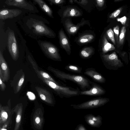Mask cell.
<instances>
[{"instance_id": "5b68a950", "label": "cell", "mask_w": 130, "mask_h": 130, "mask_svg": "<svg viewBox=\"0 0 130 130\" xmlns=\"http://www.w3.org/2000/svg\"><path fill=\"white\" fill-rule=\"evenodd\" d=\"M101 57L104 66L107 69L116 70L124 66L115 52L110 54H103Z\"/></svg>"}, {"instance_id": "ac0fdd59", "label": "cell", "mask_w": 130, "mask_h": 130, "mask_svg": "<svg viewBox=\"0 0 130 130\" xmlns=\"http://www.w3.org/2000/svg\"><path fill=\"white\" fill-rule=\"evenodd\" d=\"M87 23L86 21L83 20L77 25L72 24L69 19H67L65 22V25L67 30L70 34H73L76 32L79 27Z\"/></svg>"}, {"instance_id": "4dcf8cb0", "label": "cell", "mask_w": 130, "mask_h": 130, "mask_svg": "<svg viewBox=\"0 0 130 130\" xmlns=\"http://www.w3.org/2000/svg\"><path fill=\"white\" fill-rule=\"evenodd\" d=\"M28 58L29 61L32 66V67L33 69L35 70V71L36 72L39 70L38 66H37L36 63L33 60L32 58L29 55H28Z\"/></svg>"}, {"instance_id": "603a6c76", "label": "cell", "mask_w": 130, "mask_h": 130, "mask_svg": "<svg viewBox=\"0 0 130 130\" xmlns=\"http://www.w3.org/2000/svg\"><path fill=\"white\" fill-rule=\"evenodd\" d=\"M94 52V50L92 47H87L81 51L80 53V56L82 58L86 59L90 58Z\"/></svg>"}, {"instance_id": "60d3db41", "label": "cell", "mask_w": 130, "mask_h": 130, "mask_svg": "<svg viewBox=\"0 0 130 130\" xmlns=\"http://www.w3.org/2000/svg\"><path fill=\"white\" fill-rule=\"evenodd\" d=\"M121 1V0H115V2H118V1Z\"/></svg>"}, {"instance_id": "3957f363", "label": "cell", "mask_w": 130, "mask_h": 130, "mask_svg": "<svg viewBox=\"0 0 130 130\" xmlns=\"http://www.w3.org/2000/svg\"><path fill=\"white\" fill-rule=\"evenodd\" d=\"M39 78L61 98H70L80 95L81 91L77 87L63 86L43 78Z\"/></svg>"}, {"instance_id": "f35d334b", "label": "cell", "mask_w": 130, "mask_h": 130, "mask_svg": "<svg viewBox=\"0 0 130 130\" xmlns=\"http://www.w3.org/2000/svg\"><path fill=\"white\" fill-rule=\"evenodd\" d=\"M0 130H7L6 128L4 127H0Z\"/></svg>"}, {"instance_id": "d6a6232c", "label": "cell", "mask_w": 130, "mask_h": 130, "mask_svg": "<svg viewBox=\"0 0 130 130\" xmlns=\"http://www.w3.org/2000/svg\"><path fill=\"white\" fill-rule=\"evenodd\" d=\"M51 5H59L63 3L65 1L63 0H47Z\"/></svg>"}, {"instance_id": "8d00e7d4", "label": "cell", "mask_w": 130, "mask_h": 130, "mask_svg": "<svg viewBox=\"0 0 130 130\" xmlns=\"http://www.w3.org/2000/svg\"><path fill=\"white\" fill-rule=\"evenodd\" d=\"M75 130H87L84 126L81 124L78 125Z\"/></svg>"}, {"instance_id": "ffe728a7", "label": "cell", "mask_w": 130, "mask_h": 130, "mask_svg": "<svg viewBox=\"0 0 130 130\" xmlns=\"http://www.w3.org/2000/svg\"><path fill=\"white\" fill-rule=\"evenodd\" d=\"M34 2L37 4L40 8L49 17L54 18L52 11L50 7L43 0H33Z\"/></svg>"}, {"instance_id": "9a60e30c", "label": "cell", "mask_w": 130, "mask_h": 130, "mask_svg": "<svg viewBox=\"0 0 130 130\" xmlns=\"http://www.w3.org/2000/svg\"><path fill=\"white\" fill-rule=\"evenodd\" d=\"M0 70L3 74L2 79L4 82H7L10 78L9 69L7 62L4 58L1 51H0Z\"/></svg>"}, {"instance_id": "4316f807", "label": "cell", "mask_w": 130, "mask_h": 130, "mask_svg": "<svg viewBox=\"0 0 130 130\" xmlns=\"http://www.w3.org/2000/svg\"><path fill=\"white\" fill-rule=\"evenodd\" d=\"M94 37V36L92 34H87L81 36L79 38L78 42L81 43H87L92 40Z\"/></svg>"}, {"instance_id": "f546056e", "label": "cell", "mask_w": 130, "mask_h": 130, "mask_svg": "<svg viewBox=\"0 0 130 130\" xmlns=\"http://www.w3.org/2000/svg\"><path fill=\"white\" fill-rule=\"evenodd\" d=\"M123 9L122 7H120L117 9L111 14L109 17L111 19L115 18L117 17L120 14Z\"/></svg>"}, {"instance_id": "7bdbcfd3", "label": "cell", "mask_w": 130, "mask_h": 130, "mask_svg": "<svg viewBox=\"0 0 130 130\" xmlns=\"http://www.w3.org/2000/svg\"></svg>"}, {"instance_id": "7a4b0ae2", "label": "cell", "mask_w": 130, "mask_h": 130, "mask_svg": "<svg viewBox=\"0 0 130 130\" xmlns=\"http://www.w3.org/2000/svg\"><path fill=\"white\" fill-rule=\"evenodd\" d=\"M26 24L29 29L35 34L48 38L55 37L54 32L45 24L43 21L30 18L28 20Z\"/></svg>"}, {"instance_id": "8fae6325", "label": "cell", "mask_w": 130, "mask_h": 130, "mask_svg": "<svg viewBox=\"0 0 130 130\" xmlns=\"http://www.w3.org/2000/svg\"><path fill=\"white\" fill-rule=\"evenodd\" d=\"M35 89L39 96L42 100L50 104L53 105L54 104V97L49 91L38 86L36 87Z\"/></svg>"}, {"instance_id": "52a82bcc", "label": "cell", "mask_w": 130, "mask_h": 130, "mask_svg": "<svg viewBox=\"0 0 130 130\" xmlns=\"http://www.w3.org/2000/svg\"><path fill=\"white\" fill-rule=\"evenodd\" d=\"M7 46L9 52L12 59L17 61L19 57V48L14 32L10 31L8 34Z\"/></svg>"}, {"instance_id": "7c38bea8", "label": "cell", "mask_w": 130, "mask_h": 130, "mask_svg": "<svg viewBox=\"0 0 130 130\" xmlns=\"http://www.w3.org/2000/svg\"><path fill=\"white\" fill-rule=\"evenodd\" d=\"M84 73L96 82L102 84L106 82L105 78L93 68H90L87 69L85 70Z\"/></svg>"}, {"instance_id": "d590c367", "label": "cell", "mask_w": 130, "mask_h": 130, "mask_svg": "<svg viewBox=\"0 0 130 130\" xmlns=\"http://www.w3.org/2000/svg\"><path fill=\"white\" fill-rule=\"evenodd\" d=\"M73 1L77 3L84 5H86L88 2V1L86 0H74Z\"/></svg>"}, {"instance_id": "74e56055", "label": "cell", "mask_w": 130, "mask_h": 130, "mask_svg": "<svg viewBox=\"0 0 130 130\" xmlns=\"http://www.w3.org/2000/svg\"><path fill=\"white\" fill-rule=\"evenodd\" d=\"M97 5L100 7H102L104 5L105 1L104 0H97L96 1Z\"/></svg>"}, {"instance_id": "cb8c5ba5", "label": "cell", "mask_w": 130, "mask_h": 130, "mask_svg": "<svg viewBox=\"0 0 130 130\" xmlns=\"http://www.w3.org/2000/svg\"><path fill=\"white\" fill-rule=\"evenodd\" d=\"M115 49V48L114 45L108 42L106 36H104L103 38L102 48V51L103 54H104L108 51Z\"/></svg>"}, {"instance_id": "ab89813d", "label": "cell", "mask_w": 130, "mask_h": 130, "mask_svg": "<svg viewBox=\"0 0 130 130\" xmlns=\"http://www.w3.org/2000/svg\"><path fill=\"white\" fill-rule=\"evenodd\" d=\"M73 0H69V2H70V3H72L73 2Z\"/></svg>"}, {"instance_id": "d4e9b609", "label": "cell", "mask_w": 130, "mask_h": 130, "mask_svg": "<svg viewBox=\"0 0 130 130\" xmlns=\"http://www.w3.org/2000/svg\"><path fill=\"white\" fill-rule=\"evenodd\" d=\"M39 78H41L59 84L49 74L41 70H38L36 72Z\"/></svg>"}, {"instance_id": "b9f144b4", "label": "cell", "mask_w": 130, "mask_h": 130, "mask_svg": "<svg viewBox=\"0 0 130 130\" xmlns=\"http://www.w3.org/2000/svg\"><path fill=\"white\" fill-rule=\"evenodd\" d=\"M129 60H130V56H129Z\"/></svg>"}, {"instance_id": "6da1fadb", "label": "cell", "mask_w": 130, "mask_h": 130, "mask_svg": "<svg viewBox=\"0 0 130 130\" xmlns=\"http://www.w3.org/2000/svg\"><path fill=\"white\" fill-rule=\"evenodd\" d=\"M47 69L52 72L56 77L65 82L68 80L76 84L82 91L88 90L91 87L93 82L83 75L67 73L50 66L48 67Z\"/></svg>"}, {"instance_id": "484cf974", "label": "cell", "mask_w": 130, "mask_h": 130, "mask_svg": "<svg viewBox=\"0 0 130 130\" xmlns=\"http://www.w3.org/2000/svg\"><path fill=\"white\" fill-rule=\"evenodd\" d=\"M64 69L68 71L78 74L81 73L82 70V67L76 65L70 64L66 66Z\"/></svg>"}, {"instance_id": "277c9868", "label": "cell", "mask_w": 130, "mask_h": 130, "mask_svg": "<svg viewBox=\"0 0 130 130\" xmlns=\"http://www.w3.org/2000/svg\"><path fill=\"white\" fill-rule=\"evenodd\" d=\"M38 42L45 55L53 60L61 61V57L57 47L51 42L39 40Z\"/></svg>"}, {"instance_id": "d6986e66", "label": "cell", "mask_w": 130, "mask_h": 130, "mask_svg": "<svg viewBox=\"0 0 130 130\" xmlns=\"http://www.w3.org/2000/svg\"><path fill=\"white\" fill-rule=\"evenodd\" d=\"M59 36L60 44L66 51L67 54L70 55L71 48L68 40L65 35L63 30L61 29L59 32Z\"/></svg>"}, {"instance_id": "e0dca14e", "label": "cell", "mask_w": 130, "mask_h": 130, "mask_svg": "<svg viewBox=\"0 0 130 130\" xmlns=\"http://www.w3.org/2000/svg\"><path fill=\"white\" fill-rule=\"evenodd\" d=\"M15 114V123L13 130H19L21 125L23 112V105L22 103L17 104L12 109Z\"/></svg>"}, {"instance_id": "44dd1931", "label": "cell", "mask_w": 130, "mask_h": 130, "mask_svg": "<svg viewBox=\"0 0 130 130\" xmlns=\"http://www.w3.org/2000/svg\"><path fill=\"white\" fill-rule=\"evenodd\" d=\"M18 71V79L17 82L12 85L14 90V93H17L19 92L21 90L24 81L25 74L24 72Z\"/></svg>"}, {"instance_id": "9c48e42d", "label": "cell", "mask_w": 130, "mask_h": 130, "mask_svg": "<svg viewBox=\"0 0 130 130\" xmlns=\"http://www.w3.org/2000/svg\"><path fill=\"white\" fill-rule=\"evenodd\" d=\"M13 112L9 106L0 105V126H6L11 122V118Z\"/></svg>"}, {"instance_id": "ba28073f", "label": "cell", "mask_w": 130, "mask_h": 130, "mask_svg": "<svg viewBox=\"0 0 130 130\" xmlns=\"http://www.w3.org/2000/svg\"><path fill=\"white\" fill-rule=\"evenodd\" d=\"M5 3L8 6L23 8L31 12H39L36 7L32 3L25 0H7Z\"/></svg>"}, {"instance_id": "8992f818", "label": "cell", "mask_w": 130, "mask_h": 130, "mask_svg": "<svg viewBox=\"0 0 130 130\" xmlns=\"http://www.w3.org/2000/svg\"><path fill=\"white\" fill-rule=\"evenodd\" d=\"M110 101L106 98L99 97L92 99L78 104H71V106L78 109H90L104 105Z\"/></svg>"}, {"instance_id": "30bf717a", "label": "cell", "mask_w": 130, "mask_h": 130, "mask_svg": "<svg viewBox=\"0 0 130 130\" xmlns=\"http://www.w3.org/2000/svg\"><path fill=\"white\" fill-rule=\"evenodd\" d=\"M105 90L101 86L94 82L91 84V87L88 90L80 91V95L90 96H100L104 94Z\"/></svg>"}, {"instance_id": "83f0119b", "label": "cell", "mask_w": 130, "mask_h": 130, "mask_svg": "<svg viewBox=\"0 0 130 130\" xmlns=\"http://www.w3.org/2000/svg\"><path fill=\"white\" fill-rule=\"evenodd\" d=\"M126 30L125 26L122 27L121 29L119 37V43L120 45H122L124 41Z\"/></svg>"}, {"instance_id": "2e32d148", "label": "cell", "mask_w": 130, "mask_h": 130, "mask_svg": "<svg viewBox=\"0 0 130 130\" xmlns=\"http://www.w3.org/2000/svg\"><path fill=\"white\" fill-rule=\"evenodd\" d=\"M44 122L43 114L41 109L37 108L33 115V123L34 127L38 129H40L42 127Z\"/></svg>"}, {"instance_id": "e575fe53", "label": "cell", "mask_w": 130, "mask_h": 130, "mask_svg": "<svg viewBox=\"0 0 130 130\" xmlns=\"http://www.w3.org/2000/svg\"><path fill=\"white\" fill-rule=\"evenodd\" d=\"M3 81L2 79L0 78V87L2 91H4L6 88V85Z\"/></svg>"}, {"instance_id": "7402d4cb", "label": "cell", "mask_w": 130, "mask_h": 130, "mask_svg": "<svg viewBox=\"0 0 130 130\" xmlns=\"http://www.w3.org/2000/svg\"><path fill=\"white\" fill-rule=\"evenodd\" d=\"M80 11L75 8H68L66 9L63 14V18L69 17H78L81 15Z\"/></svg>"}, {"instance_id": "5bb4252c", "label": "cell", "mask_w": 130, "mask_h": 130, "mask_svg": "<svg viewBox=\"0 0 130 130\" xmlns=\"http://www.w3.org/2000/svg\"><path fill=\"white\" fill-rule=\"evenodd\" d=\"M22 11L18 9H3L0 11V19L5 20L17 17L22 13Z\"/></svg>"}, {"instance_id": "1f68e13d", "label": "cell", "mask_w": 130, "mask_h": 130, "mask_svg": "<svg viewBox=\"0 0 130 130\" xmlns=\"http://www.w3.org/2000/svg\"><path fill=\"white\" fill-rule=\"evenodd\" d=\"M119 30V28L118 25H117L113 28V30L115 35L116 42L117 43H119L118 37Z\"/></svg>"}, {"instance_id": "836d02e7", "label": "cell", "mask_w": 130, "mask_h": 130, "mask_svg": "<svg viewBox=\"0 0 130 130\" xmlns=\"http://www.w3.org/2000/svg\"><path fill=\"white\" fill-rule=\"evenodd\" d=\"M127 20V18L125 16L121 18H118L117 20L118 22H120L123 25H125Z\"/></svg>"}, {"instance_id": "f1b7e54d", "label": "cell", "mask_w": 130, "mask_h": 130, "mask_svg": "<svg viewBox=\"0 0 130 130\" xmlns=\"http://www.w3.org/2000/svg\"><path fill=\"white\" fill-rule=\"evenodd\" d=\"M107 36L111 42L114 44L116 43L114 35L113 30L111 28L107 30L106 32Z\"/></svg>"}, {"instance_id": "4fadbf2b", "label": "cell", "mask_w": 130, "mask_h": 130, "mask_svg": "<svg viewBox=\"0 0 130 130\" xmlns=\"http://www.w3.org/2000/svg\"><path fill=\"white\" fill-rule=\"evenodd\" d=\"M85 121L87 123L92 127H100L102 124V117L100 115L95 116L91 114L85 116Z\"/></svg>"}]
</instances>
